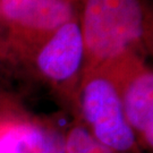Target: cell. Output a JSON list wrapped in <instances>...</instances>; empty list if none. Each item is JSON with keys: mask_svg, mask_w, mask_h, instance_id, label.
Returning <instances> with one entry per match:
<instances>
[{"mask_svg": "<svg viewBox=\"0 0 153 153\" xmlns=\"http://www.w3.org/2000/svg\"><path fill=\"white\" fill-rule=\"evenodd\" d=\"M85 53L82 28L75 22H68L40 50L36 64L47 78L56 83L67 82L79 71Z\"/></svg>", "mask_w": 153, "mask_h": 153, "instance_id": "obj_3", "label": "cell"}, {"mask_svg": "<svg viewBox=\"0 0 153 153\" xmlns=\"http://www.w3.org/2000/svg\"><path fill=\"white\" fill-rule=\"evenodd\" d=\"M81 109L86 128L99 142L116 153L135 148L137 138L126 120L119 90L103 75L90 77L83 85Z\"/></svg>", "mask_w": 153, "mask_h": 153, "instance_id": "obj_2", "label": "cell"}, {"mask_svg": "<svg viewBox=\"0 0 153 153\" xmlns=\"http://www.w3.org/2000/svg\"><path fill=\"white\" fill-rule=\"evenodd\" d=\"M0 153H65V136L35 124H13L0 129Z\"/></svg>", "mask_w": 153, "mask_h": 153, "instance_id": "obj_6", "label": "cell"}, {"mask_svg": "<svg viewBox=\"0 0 153 153\" xmlns=\"http://www.w3.org/2000/svg\"><path fill=\"white\" fill-rule=\"evenodd\" d=\"M65 153H116L99 142L84 126H74L65 137Z\"/></svg>", "mask_w": 153, "mask_h": 153, "instance_id": "obj_7", "label": "cell"}, {"mask_svg": "<svg viewBox=\"0 0 153 153\" xmlns=\"http://www.w3.org/2000/svg\"><path fill=\"white\" fill-rule=\"evenodd\" d=\"M0 7L8 19L35 30H57L71 17L66 0H0Z\"/></svg>", "mask_w": 153, "mask_h": 153, "instance_id": "obj_5", "label": "cell"}, {"mask_svg": "<svg viewBox=\"0 0 153 153\" xmlns=\"http://www.w3.org/2000/svg\"><path fill=\"white\" fill-rule=\"evenodd\" d=\"M81 28L85 50L94 60L118 59L143 34L140 0H88Z\"/></svg>", "mask_w": 153, "mask_h": 153, "instance_id": "obj_1", "label": "cell"}, {"mask_svg": "<svg viewBox=\"0 0 153 153\" xmlns=\"http://www.w3.org/2000/svg\"><path fill=\"white\" fill-rule=\"evenodd\" d=\"M120 93V91H119ZM126 120L148 146L153 145V76L149 71L135 74L120 93Z\"/></svg>", "mask_w": 153, "mask_h": 153, "instance_id": "obj_4", "label": "cell"}]
</instances>
